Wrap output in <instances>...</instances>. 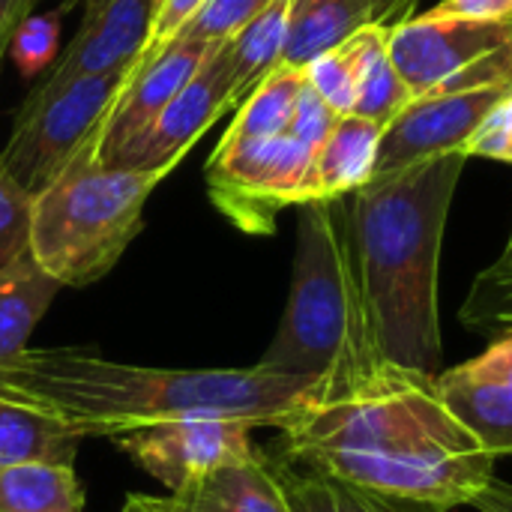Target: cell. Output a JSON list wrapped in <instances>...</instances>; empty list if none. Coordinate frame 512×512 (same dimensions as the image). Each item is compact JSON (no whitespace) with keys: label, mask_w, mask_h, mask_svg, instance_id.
Instances as JSON below:
<instances>
[{"label":"cell","mask_w":512,"mask_h":512,"mask_svg":"<svg viewBox=\"0 0 512 512\" xmlns=\"http://www.w3.org/2000/svg\"><path fill=\"white\" fill-rule=\"evenodd\" d=\"M291 465L435 510L471 507L495 477V456L441 399L435 375L384 366L282 429Z\"/></svg>","instance_id":"6da1fadb"},{"label":"cell","mask_w":512,"mask_h":512,"mask_svg":"<svg viewBox=\"0 0 512 512\" xmlns=\"http://www.w3.org/2000/svg\"><path fill=\"white\" fill-rule=\"evenodd\" d=\"M330 399L312 375L249 369H153L81 348H24L0 360V402L48 414L81 438L183 420L228 417L252 429H288Z\"/></svg>","instance_id":"7a4b0ae2"},{"label":"cell","mask_w":512,"mask_h":512,"mask_svg":"<svg viewBox=\"0 0 512 512\" xmlns=\"http://www.w3.org/2000/svg\"><path fill=\"white\" fill-rule=\"evenodd\" d=\"M468 156L447 153L348 195L360 285L384 363L438 375V264L450 204Z\"/></svg>","instance_id":"3957f363"},{"label":"cell","mask_w":512,"mask_h":512,"mask_svg":"<svg viewBox=\"0 0 512 512\" xmlns=\"http://www.w3.org/2000/svg\"><path fill=\"white\" fill-rule=\"evenodd\" d=\"M291 294L279 330L258 360L270 372L312 375L330 384V399L372 381L384 366L351 237L345 198L303 201Z\"/></svg>","instance_id":"277c9868"},{"label":"cell","mask_w":512,"mask_h":512,"mask_svg":"<svg viewBox=\"0 0 512 512\" xmlns=\"http://www.w3.org/2000/svg\"><path fill=\"white\" fill-rule=\"evenodd\" d=\"M87 147L51 186L33 195L30 255L63 288L99 282L144 225V204L162 171L108 168Z\"/></svg>","instance_id":"5b68a950"},{"label":"cell","mask_w":512,"mask_h":512,"mask_svg":"<svg viewBox=\"0 0 512 512\" xmlns=\"http://www.w3.org/2000/svg\"><path fill=\"white\" fill-rule=\"evenodd\" d=\"M132 69L84 75L48 96L24 99L0 159L30 198L51 186L87 147H99L105 117Z\"/></svg>","instance_id":"8992f818"},{"label":"cell","mask_w":512,"mask_h":512,"mask_svg":"<svg viewBox=\"0 0 512 512\" xmlns=\"http://www.w3.org/2000/svg\"><path fill=\"white\" fill-rule=\"evenodd\" d=\"M315 150L294 135L225 138L207 162L213 204L243 231L270 234L276 213L309 201Z\"/></svg>","instance_id":"52a82bcc"},{"label":"cell","mask_w":512,"mask_h":512,"mask_svg":"<svg viewBox=\"0 0 512 512\" xmlns=\"http://www.w3.org/2000/svg\"><path fill=\"white\" fill-rule=\"evenodd\" d=\"M111 441L171 495L258 453L252 426L228 417L165 420L120 432Z\"/></svg>","instance_id":"ba28073f"},{"label":"cell","mask_w":512,"mask_h":512,"mask_svg":"<svg viewBox=\"0 0 512 512\" xmlns=\"http://www.w3.org/2000/svg\"><path fill=\"white\" fill-rule=\"evenodd\" d=\"M234 105L231 66L225 48L219 45L195 72V78L156 114V120L123 150H117L105 165L171 174L174 165L192 150V144Z\"/></svg>","instance_id":"9c48e42d"},{"label":"cell","mask_w":512,"mask_h":512,"mask_svg":"<svg viewBox=\"0 0 512 512\" xmlns=\"http://www.w3.org/2000/svg\"><path fill=\"white\" fill-rule=\"evenodd\" d=\"M507 87H474L426 93L411 99L387 126L378 147L372 177H390L411 165L462 153L486 111L501 99Z\"/></svg>","instance_id":"30bf717a"},{"label":"cell","mask_w":512,"mask_h":512,"mask_svg":"<svg viewBox=\"0 0 512 512\" xmlns=\"http://www.w3.org/2000/svg\"><path fill=\"white\" fill-rule=\"evenodd\" d=\"M512 39V18L504 21H471V18H435L429 12L411 15L390 30L387 48L417 96L435 93L453 75L498 51Z\"/></svg>","instance_id":"8fae6325"},{"label":"cell","mask_w":512,"mask_h":512,"mask_svg":"<svg viewBox=\"0 0 512 512\" xmlns=\"http://www.w3.org/2000/svg\"><path fill=\"white\" fill-rule=\"evenodd\" d=\"M81 24L66 51L48 66L45 78L30 96H48L63 84L138 63L159 0H81Z\"/></svg>","instance_id":"7c38bea8"},{"label":"cell","mask_w":512,"mask_h":512,"mask_svg":"<svg viewBox=\"0 0 512 512\" xmlns=\"http://www.w3.org/2000/svg\"><path fill=\"white\" fill-rule=\"evenodd\" d=\"M216 48L219 45L174 36L153 60H147L141 69H132L117 102L105 117L96 150L99 162L105 165L117 150L138 138L156 120V114L195 78V72L207 63V57Z\"/></svg>","instance_id":"4fadbf2b"},{"label":"cell","mask_w":512,"mask_h":512,"mask_svg":"<svg viewBox=\"0 0 512 512\" xmlns=\"http://www.w3.org/2000/svg\"><path fill=\"white\" fill-rule=\"evenodd\" d=\"M420 0H294L282 63L303 69L366 27H396Z\"/></svg>","instance_id":"5bb4252c"},{"label":"cell","mask_w":512,"mask_h":512,"mask_svg":"<svg viewBox=\"0 0 512 512\" xmlns=\"http://www.w3.org/2000/svg\"><path fill=\"white\" fill-rule=\"evenodd\" d=\"M171 504L174 512H294L282 480V462L264 453L174 492Z\"/></svg>","instance_id":"9a60e30c"},{"label":"cell","mask_w":512,"mask_h":512,"mask_svg":"<svg viewBox=\"0 0 512 512\" xmlns=\"http://www.w3.org/2000/svg\"><path fill=\"white\" fill-rule=\"evenodd\" d=\"M381 135L384 123L378 120L360 114L339 117L324 144L315 150V162L309 171V201L345 198L366 186L375 174Z\"/></svg>","instance_id":"2e32d148"},{"label":"cell","mask_w":512,"mask_h":512,"mask_svg":"<svg viewBox=\"0 0 512 512\" xmlns=\"http://www.w3.org/2000/svg\"><path fill=\"white\" fill-rule=\"evenodd\" d=\"M441 399L459 423L495 459L512 456V384L471 375L465 366L441 369L435 375Z\"/></svg>","instance_id":"e0dca14e"},{"label":"cell","mask_w":512,"mask_h":512,"mask_svg":"<svg viewBox=\"0 0 512 512\" xmlns=\"http://www.w3.org/2000/svg\"><path fill=\"white\" fill-rule=\"evenodd\" d=\"M393 27H366L354 33L345 45L354 60V81H357V99H354V114L390 123L411 99L414 93L408 90L405 78L399 75L387 39Z\"/></svg>","instance_id":"ac0fdd59"},{"label":"cell","mask_w":512,"mask_h":512,"mask_svg":"<svg viewBox=\"0 0 512 512\" xmlns=\"http://www.w3.org/2000/svg\"><path fill=\"white\" fill-rule=\"evenodd\" d=\"M60 288L63 285L51 279L30 252L0 267V360L27 348Z\"/></svg>","instance_id":"d6986e66"},{"label":"cell","mask_w":512,"mask_h":512,"mask_svg":"<svg viewBox=\"0 0 512 512\" xmlns=\"http://www.w3.org/2000/svg\"><path fill=\"white\" fill-rule=\"evenodd\" d=\"M291 6L294 0H270L249 24H243L228 42H222L231 66L237 105L282 63Z\"/></svg>","instance_id":"ffe728a7"},{"label":"cell","mask_w":512,"mask_h":512,"mask_svg":"<svg viewBox=\"0 0 512 512\" xmlns=\"http://www.w3.org/2000/svg\"><path fill=\"white\" fill-rule=\"evenodd\" d=\"M81 441V435L48 414L0 402V468L24 462L72 465Z\"/></svg>","instance_id":"44dd1931"},{"label":"cell","mask_w":512,"mask_h":512,"mask_svg":"<svg viewBox=\"0 0 512 512\" xmlns=\"http://www.w3.org/2000/svg\"><path fill=\"white\" fill-rule=\"evenodd\" d=\"M282 462V480L294 512H444L423 504L396 501L369 489H360L354 483H345L339 477H330L324 471L300 468L285 459Z\"/></svg>","instance_id":"7402d4cb"},{"label":"cell","mask_w":512,"mask_h":512,"mask_svg":"<svg viewBox=\"0 0 512 512\" xmlns=\"http://www.w3.org/2000/svg\"><path fill=\"white\" fill-rule=\"evenodd\" d=\"M0 512H84V489L72 465H9L0 468Z\"/></svg>","instance_id":"603a6c76"},{"label":"cell","mask_w":512,"mask_h":512,"mask_svg":"<svg viewBox=\"0 0 512 512\" xmlns=\"http://www.w3.org/2000/svg\"><path fill=\"white\" fill-rule=\"evenodd\" d=\"M306 72L288 63H279L240 105L225 138H270L288 132L297 96L303 90Z\"/></svg>","instance_id":"cb8c5ba5"},{"label":"cell","mask_w":512,"mask_h":512,"mask_svg":"<svg viewBox=\"0 0 512 512\" xmlns=\"http://www.w3.org/2000/svg\"><path fill=\"white\" fill-rule=\"evenodd\" d=\"M462 327L480 336H501L512 330V261H495L477 273L459 309Z\"/></svg>","instance_id":"d4e9b609"},{"label":"cell","mask_w":512,"mask_h":512,"mask_svg":"<svg viewBox=\"0 0 512 512\" xmlns=\"http://www.w3.org/2000/svg\"><path fill=\"white\" fill-rule=\"evenodd\" d=\"M306 81L312 84V90L339 114H354V99H357V81H354V60L348 45H336L324 54H318L315 60H309L303 66Z\"/></svg>","instance_id":"484cf974"},{"label":"cell","mask_w":512,"mask_h":512,"mask_svg":"<svg viewBox=\"0 0 512 512\" xmlns=\"http://www.w3.org/2000/svg\"><path fill=\"white\" fill-rule=\"evenodd\" d=\"M57 39H60V12H42V15H27L24 24L15 30L9 54L24 78H36L54 63L57 54Z\"/></svg>","instance_id":"4316f807"},{"label":"cell","mask_w":512,"mask_h":512,"mask_svg":"<svg viewBox=\"0 0 512 512\" xmlns=\"http://www.w3.org/2000/svg\"><path fill=\"white\" fill-rule=\"evenodd\" d=\"M270 0H204V6L186 21L177 36L222 45L228 42L243 24H249Z\"/></svg>","instance_id":"83f0119b"},{"label":"cell","mask_w":512,"mask_h":512,"mask_svg":"<svg viewBox=\"0 0 512 512\" xmlns=\"http://www.w3.org/2000/svg\"><path fill=\"white\" fill-rule=\"evenodd\" d=\"M30 207L33 198L15 183L0 159V267L30 252Z\"/></svg>","instance_id":"f1b7e54d"},{"label":"cell","mask_w":512,"mask_h":512,"mask_svg":"<svg viewBox=\"0 0 512 512\" xmlns=\"http://www.w3.org/2000/svg\"><path fill=\"white\" fill-rule=\"evenodd\" d=\"M462 153L512 165V87H507L501 99L486 111V117L480 120Z\"/></svg>","instance_id":"f546056e"},{"label":"cell","mask_w":512,"mask_h":512,"mask_svg":"<svg viewBox=\"0 0 512 512\" xmlns=\"http://www.w3.org/2000/svg\"><path fill=\"white\" fill-rule=\"evenodd\" d=\"M339 114L312 90L309 81H303V90L297 96L291 123H288V135H294L297 141L309 144L312 150H318L324 144V138L330 135V129L336 126Z\"/></svg>","instance_id":"4dcf8cb0"},{"label":"cell","mask_w":512,"mask_h":512,"mask_svg":"<svg viewBox=\"0 0 512 512\" xmlns=\"http://www.w3.org/2000/svg\"><path fill=\"white\" fill-rule=\"evenodd\" d=\"M474 87H512V39L504 42L498 51H492V54L480 57L477 63H471L468 69H462L459 75H453L435 93L474 90Z\"/></svg>","instance_id":"1f68e13d"},{"label":"cell","mask_w":512,"mask_h":512,"mask_svg":"<svg viewBox=\"0 0 512 512\" xmlns=\"http://www.w3.org/2000/svg\"><path fill=\"white\" fill-rule=\"evenodd\" d=\"M204 6V0H159L156 3V15H153V30H150V39L135 63V69H141L147 60H153L183 27L186 21Z\"/></svg>","instance_id":"d6a6232c"},{"label":"cell","mask_w":512,"mask_h":512,"mask_svg":"<svg viewBox=\"0 0 512 512\" xmlns=\"http://www.w3.org/2000/svg\"><path fill=\"white\" fill-rule=\"evenodd\" d=\"M471 375L489 378V381H507L512 384V330L495 336V342L474 360L462 363Z\"/></svg>","instance_id":"836d02e7"},{"label":"cell","mask_w":512,"mask_h":512,"mask_svg":"<svg viewBox=\"0 0 512 512\" xmlns=\"http://www.w3.org/2000/svg\"><path fill=\"white\" fill-rule=\"evenodd\" d=\"M435 18H471V21H504L512 18V0H441L429 9Z\"/></svg>","instance_id":"e575fe53"},{"label":"cell","mask_w":512,"mask_h":512,"mask_svg":"<svg viewBox=\"0 0 512 512\" xmlns=\"http://www.w3.org/2000/svg\"><path fill=\"white\" fill-rule=\"evenodd\" d=\"M33 6H36V0H0V63L9 54L15 30L33 12Z\"/></svg>","instance_id":"d590c367"},{"label":"cell","mask_w":512,"mask_h":512,"mask_svg":"<svg viewBox=\"0 0 512 512\" xmlns=\"http://www.w3.org/2000/svg\"><path fill=\"white\" fill-rule=\"evenodd\" d=\"M471 507L480 512H512V483L492 477L483 492L471 501Z\"/></svg>","instance_id":"8d00e7d4"},{"label":"cell","mask_w":512,"mask_h":512,"mask_svg":"<svg viewBox=\"0 0 512 512\" xmlns=\"http://www.w3.org/2000/svg\"><path fill=\"white\" fill-rule=\"evenodd\" d=\"M120 512H174L171 495L168 498H147V495H129Z\"/></svg>","instance_id":"74e56055"},{"label":"cell","mask_w":512,"mask_h":512,"mask_svg":"<svg viewBox=\"0 0 512 512\" xmlns=\"http://www.w3.org/2000/svg\"><path fill=\"white\" fill-rule=\"evenodd\" d=\"M36 3H39V0H36ZM78 3H81V0H60V3H57V12L63 15V12H69L72 6H78Z\"/></svg>","instance_id":"f35d334b"},{"label":"cell","mask_w":512,"mask_h":512,"mask_svg":"<svg viewBox=\"0 0 512 512\" xmlns=\"http://www.w3.org/2000/svg\"><path fill=\"white\" fill-rule=\"evenodd\" d=\"M498 261H512V231H510V240H507V246H504V252H501V258Z\"/></svg>","instance_id":"ab89813d"}]
</instances>
